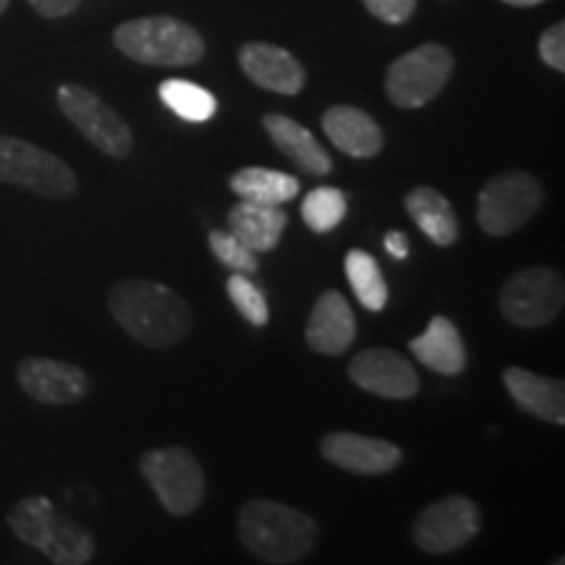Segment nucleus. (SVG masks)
Segmentation results:
<instances>
[{
  "label": "nucleus",
  "mask_w": 565,
  "mask_h": 565,
  "mask_svg": "<svg viewBox=\"0 0 565 565\" xmlns=\"http://www.w3.org/2000/svg\"><path fill=\"white\" fill-rule=\"evenodd\" d=\"M108 309L134 341L150 349H171L186 338L194 312L173 288L154 280L129 278L116 282L108 296Z\"/></svg>",
  "instance_id": "f257e3e1"
},
{
  "label": "nucleus",
  "mask_w": 565,
  "mask_h": 565,
  "mask_svg": "<svg viewBox=\"0 0 565 565\" xmlns=\"http://www.w3.org/2000/svg\"><path fill=\"white\" fill-rule=\"evenodd\" d=\"M238 536L244 547L263 563H299L317 545L312 515L275 500H252L238 513Z\"/></svg>",
  "instance_id": "f03ea898"
},
{
  "label": "nucleus",
  "mask_w": 565,
  "mask_h": 565,
  "mask_svg": "<svg viewBox=\"0 0 565 565\" xmlns=\"http://www.w3.org/2000/svg\"><path fill=\"white\" fill-rule=\"evenodd\" d=\"M113 45L145 66H194L204 58V40L186 21L173 17L131 19L116 26Z\"/></svg>",
  "instance_id": "7ed1b4c3"
},
{
  "label": "nucleus",
  "mask_w": 565,
  "mask_h": 565,
  "mask_svg": "<svg viewBox=\"0 0 565 565\" xmlns=\"http://www.w3.org/2000/svg\"><path fill=\"white\" fill-rule=\"evenodd\" d=\"M0 183L19 186L42 200H68L79 181L68 162L19 137H0Z\"/></svg>",
  "instance_id": "20e7f679"
},
{
  "label": "nucleus",
  "mask_w": 565,
  "mask_h": 565,
  "mask_svg": "<svg viewBox=\"0 0 565 565\" xmlns=\"http://www.w3.org/2000/svg\"><path fill=\"white\" fill-rule=\"evenodd\" d=\"M139 471L158 494L160 505L171 515H189L202 505L204 500V471L192 450L181 445L147 450L139 458Z\"/></svg>",
  "instance_id": "39448f33"
},
{
  "label": "nucleus",
  "mask_w": 565,
  "mask_h": 565,
  "mask_svg": "<svg viewBox=\"0 0 565 565\" xmlns=\"http://www.w3.org/2000/svg\"><path fill=\"white\" fill-rule=\"evenodd\" d=\"M542 183L526 171H508L494 175L479 189L477 223L487 236H508L524 225L542 207Z\"/></svg>",
  "instance_id": "423d86ee"
},
{
  "label": "nucleus",
  "mask_w": 565,
  "mask_h": 565,
  "mask_svg": "<svg viewBox=\"0 0 565 565\" xmlns=\"http://www.w3.org/2000/svg\"><path fill=\"white\" fill-rule=\"evenodd\" d=\"M454 53L437 42L416 47L391 63L385 74L387 100L404 110L424 108L435 100L454 74Z\"/></svg>",
  "instance_id": "0eeeda50"
},
{
  "label": "nucleus",
  "mask_w": 565,
  "mask_h": 565,
  "mask_svg": "<svg viewBox=\"0 0 565 565\" xmlns=\"http://www.w3.org/2000/svg\"><path fill=\"white\" fill-rule=\"evenodd\" d=\"M55 100H58V108L68 118V124L89 145H95L108 158H129L134 147V134L129 124L108 103L100 100L95 92L82 87V84H63V87H58Z\"/></svg>",
  "instance_id": "6e6552de"
},
{
  "label": "nucleus",
  "mask_w": 565,
  "mask_h": 565,
  "mask_svg": "<svg viewBox=\"0 0 565 565\" xmlns=\"http://www.w3.org/2000/svg\"><path fill=\"white\" fill-rule=\"evenodd\" d=\"M563 275L550 267H524L500 291V312L515 328H545L563 312Z\"/></svg>",
  "instance_id": "1a4fd4ad"
},
{
  "label": "nucleus",
  "mask_w": 565,
  "mask_h": 565,
  "mask_svg": "<svg viewBox=\"0 0 565 565\" xmlns=\"http://www.w3.org/2000/svg\"><path fill=\"white\" fill-rule=\"evenodd\" d=\"M477 534L479 508L475 500L463 498V494H450V498L427 505L416 515L412 526L414 545L433 555L456 553L469 545Z\"/></svg>",
  "instance_id": "9d476101"
},
{
  "label": "nucleus",
  "mask_w": 565,
  "mask_h": 565,
  "mask_svg": "<svg viewBox=\"0 0 565 565\" xmlns=\"http://www.w3.org/2000/svg\"><path fill=\"white\" fill-rule=\"evenodd\" d=\"M349 377L362 391L391 401H408L419 393L422 380L406 356L393 349H366L351 359Z\"/></svg>",
  "instance_id": "9b49d317"
},
{
  "label": "nucleus",
  "mask_w": 565,
  "mask_h": 565,
  "mask_svg": "<svg viewBox=\"0 0 565 565\" xmlns=\"http://www.w3.org/2000/svg\"><path fill=\"white\" fill-rule=\"evenodd\" d=\"M21 391L45 406L79 404L89 393V377L82 366L58 359H24L17 366Z\"/></svg>",
  "instance_id": "f8f14e48"
},
{
  "label": "nucleus",
  "mask_w": 565,
  "mask_h": 565,
  "mask_svg": "<svg viewBox=\"0 0 565 565\" xmlns=\"http://www.w3.org/2000/svg\"><path fill=\"white\" fill-rule=\"evenodd\" d=\"M320 454L338 469L362 477H383L401 463V448L395 443L359 433H330L322 437Z\"/></svg>",
  "instance_id": "ddd939ff"
},
{
  "label": "nucleus",
  "mask_w": 565,
  "mask_h": 565,
  "mask_svg": "<svg viewBox=\"0 0 565 565\" xmlns=\"http://www.w3.org/2000/svg\"><path fill=\"white\" fill-rule=\"evenodd\" d=\"M238 63L257 87L275 95L294 97L307 84V71L301 63L286 47L270 45V42H246L238 51Z\"/></svg>",
  "instance_id": "4468645a"
},
{
  "label": "nucleus",
  "mask_w": 565,
  "mask_h": 565,
  "mask_svg": "<svg viewBox=\"0 0 565 565\" xmlns=\"http://www.w3.org/2000/svg\"><path fill=\"white\" fill-rule=\"evenodd\" d=\"M356 338V317L341 291H324L307 322V343L324 356H341Z\"/></svg>",
  "instance_id": "2eb2a0df"
},
{
  "label": "nucleus",
  "mask_w": 565,
  "mask_h": 565,
  "mask_svg": "<svg viewBox=\"0 0 565 565\" xmlns=\"http://www.w3.org/2000/svg\"><path fill=\"white\" fill-rule=\"evenodd\" d=\"M503 383L521 412L536 416V419L565 424V383L563 380L542 377L521 366H508L503 372Z\"/></svg>",
  "instance_id": "dca6fc26"
},
{
  "label": "nucleus",
  "mask_w": 565,
  "mask_h": 565,
  "mask_svg": "<svg viewBox=\"0 0 565 565\" xmlns=\"http://www.w3.org/2000/svg\"><path fill=\"white\" fill-rule=\"evenodd\" d=\"M322 131L343 154L356 160L374 158L383 150V129L374 124L372 116L364 110L353 108V105H335V108L324 110Z\"/></svg>",
  "instance_id": "f3484780"
},
{
  "label": "nucleus",
  "mask_w": 565,
  "mask_h": 565,
  "mask_svg": "<svg viewBox=\"0 0 565 565\" xmlns=\"http://www.w3.org/2000/svg\"><path fill=\"white\" fill-rule=\"evenodd\" d=\"M263 126L273 145L294 162L296 168L309 175H328L333 171V160L324 152V147L307 126H301L294 118L282 116V113H270L263 118Z\"/></svg>",
  "instance_id": "a211bd4d"
},
{
  "label": "nucleus",
  "mask_w": 565,
  "mask_h": 565,
  "mask_svg": "<svg viewBox=\"0 0 565 565\" xmlns=\"http://www.w3.org/2000/svg\"><path fill=\"white\" fill-rule=\"evenodd\" d=\"M228 225L238 242L249 246L254 254H265L278 246L282 231L288 225V215L280 204L242 200L231 207Z\"/></svg>",
  "instance_id": "6ab92c4d"
},
{
  "label": "nucleus",
  "mask_w": 565,
  "mask_h": 565,
  "mask_svg": "<svg viewBox=\"0 0 565 565\" xmlns=\"http://www.w3.org/2000/svg\"><path fill=\"white\" fill-rule=\"evenodd\" d=\"M416 362L437 374L456 377L466 370V345L458 328L448 317H433L427 330L408 343Z\"/></svg>",
  "instance_id": "aec40b11"
},
{
  "label": "nucleus",
  "mask_w": 565,
  "mask_h": 565,
  "mask_svg": "<svg viewBox=\"0 0 565 565\" xmlns=\"http://www.w3.org/2000/svg\"><path fill=\"white\" fill-rule=\"evenodd\" d=\"M406 212L419 231L437 246H454L458 242V221L454 204L433 186H416L406 194Z\"/></svg>",
  "instance_id": "412c9836"
},
{
  "label": "nucleus",
  "mask_w": 565,
  "mask_h": 565,
  "mask_svg": "<svg viewBox=\"0 0 565 565\" xmlns=\"http://www.w3.org/2000/svg\"><path fill=\"white\" fill-rule=\"evenodd\" d=\"M231 189L238 200L263 202V204H286L299 196L301 183L296 175L270 171V168H242L231 175Z\"/></svg>",
  "instance_id": "4be33fe9"
},
{
  "label": "nucleus",
  "mask_w": 565,
  "mask_h": 565,
  "mask_svg": "<svg viewBox=\"0 0 565 565\" xmlns=\"http://www.w3.org/2000/svg\"><path fill=\"white\" fill-rule=\"evenodd\" d=\"M42 555L55 565H84L95 557V536L79 521L55 513Z\"/></svg>",
  "instance_id": "5701e85b"
},
{
  "label": "nucleus",
  "mask_w": 565,
  "mask_h": 565,
  "mask_svg": "<svg viewBox=\"0 0 565 565\" xmlns=\"http://www.w3.org/2000/svg\"><path fill=\"white\" fill-rule=\"evenodd\" d=\"M343 270L359 303H362L364 309H370V312H383L387 307V299H391V291H387V282L383 278L377 259L364 249H351L343 259Z\"/></svg>",
  "instance_id": "b1692460"
},
{
  "label": "nucleus",
  "mask_w": 565,
  "mask_h": 565,
  "mask_svg": "<svg viewBox=\"0 0 565 565\" xmlns=\"http://www.w3.org/2000/svg\"><path fill=\"white\" fill-rule=\"evenodd\" d=\"M158 95L168 110L183 121L204 124L217 113V100L210 89L186 79H166L158 87Z\"/></svg>",
  "instance_id": "393cba45"
},
{
  "label": "nucleus",
  "mask_w": 565,
  "mask_h": 565,
  "mask_svg": "<svg viewBox=\"0 0 565 565\" xmlns=\"http://www.w3.org/2000/svg\"><path fill=\"white\" fill-rule=\"evenodd\" d=\"M53 519H55V508L51 500L42 498V494H32V498L19 500L6 521H9L11 532L17 534L24 545H30L42 553V547H45L47 542V534H51Z\"/></svg>",
  "instance_id": "a878e982"
},
{
  "label": "nucleus",
  "mask_w": 565,
  "mask_h": 565,
  "mask_svg": "<svg viewBox=\"0 0 565 565\" xmlns=\"http://www.w3.org/2000/svg\"><path fill=\"white\" fill-rule=\"evenodd\" d=\"M345 212H349V200H345V194L335 186L315 189V192H309L301 202L303 223H307V228L315 233H328L338 228V225L345 221Z\"/></svg>",
  "instance_id": "bb28decb"
},
{
  "label": "nucleus",
  "mask_w": 565,
  "mask_h": 565,
  "mask_svg": "<svg viewBox=\"0 0 565 565\" xmlns=\"http://www.w3.org/2000/svg\"><path fill=\"white\" fill-rule=\"evenodd\" d=\"M228 296L233 307L238 309V315L254 328H265L270 322V309H267L265 291L257 282L249 280V275L233 273L228 278Z\"/></svg>",
  "instance_id": "cd10ccee"
},
{
  "label": "nucleus",
  "mask_w": 565,
  "mask_h": 565,
  "mask_svg": "<svg viewBox=\"0 0 565 565\" xmlns=\"http://www.w3.org/2000/svg\"><path fill=\"white\" fill-rule=\"evenodd\" d=\"M210 249L221 265L233 273L254 275L259 270V259L249 246L238 242L231 231H212L210 233Z\"/></svg>",
  "instance_id": "c85d7f7f"
},
{
  "label": "nucleus",
  "mask_w": 565,
  "mask_h": 565,
  "mask_svg": "<svg viewBox=\"0 0 565 565\" xmlns=\"http://www.w3.org/2000/svg\"><path fill=\"white\" fill-rule=\"evenodd\" d=\"M362 3L374 19L385 21L391 26L406 24L416 11V0H362Z\"/></svg>",
  "instance_id": "c756f323"
},
{
  "label": "nucleus",
  "mask_w": 565,
  "mask_h": 565,
  "mask_svg": "<svg viewBox=\"0 0 565 565\" xmlns=\"http://www.w3.org/2000/svg\"><path fill=\"white\" fill-rule=\"evenodd\" d=\"M540 58L547 63L550 68L563 74L565 71V24L557 21V24L547 26L540 38Z\"/></svg>",
  "instance_id": "7c9ffc66"
},
{
  "label": "nucleus",
  "mask_w": 565,
  "mask_h": 565,
  "mask_svg": "<svg viewBox=\"0 0 565 565\" xmlns=\"http://www.w3.org/2000/svg\"><path fill=\"white\" fill-rule=\"evenodd\" d=\"M82 3H84V0H30L32 9L45 19L71 17V13L79 9Z\"/></svg>",
  "instance_id": "2f4dec72"
},
{
  "label": "nucleus",
  "mask_w": 565,
  "mask_h": 565,
  "mask_svg": "<svg viewBox=\"0 0 565 565\" xmlns=\"http://www.w3.org/2000/svg\"><path fill=\"white\" fill-rule=\"evenodd\" d=\"M385 252L391 254L395 263H404V259L408 257V238H406V233H401V231L387 233V236H385Z\"/></svg>",
  "instance_id": "473e14b6"
},
{
  "label": "nucleus",
  "mask_w": 565,
  "mask_h": 565,
  "mask_svg": "<svg viewBox=\"0 0 565 565\" xmlns=\"http://www.w3.org/2000/svg\"><path fill=\"white\" fill-rule=\"evenodd\" d=\"M505 6H513V9H534V6H542L545 0H503Z\"/></svg>",
  "instance_id": "72a5a7b5"
},
{
  "label": "nucleus",
  "mask_w": 565,
  "mask_h": 565,
  "mask_svg": "<svg viewBox=\"0 0 565 565\" xmlns=\"http://www.w3.org/2000/svg\"><path fill=\"white\" fill-rule=\"evenodd\" d=\"M9 3H11V0H0V17H3L6 9H9Z\"/></svg>",
  "instance_id": "f704fd0d"
}]
</instances>
